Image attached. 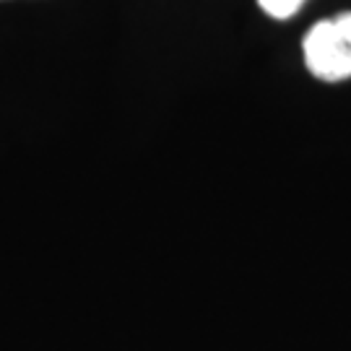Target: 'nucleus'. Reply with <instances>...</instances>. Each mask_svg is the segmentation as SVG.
<instances>
[{"label":"nucleus","instance_id":"1","mask_svg":"<svg viewBox=\"0 0 351 351\" xmlns=\"http://www.w3.org/2000/svg\"><path fill=\"white\" fill-rule=\"evenodd\" d=\"M307 71L320 81L351 78V13L317 21L302 42Z\"/></svg>","mask_w":351,"mask_h":351},{"label":"nucleus","instance_id":"2","mask_svg":"<svg viewBox=\"0 0 351 351\" xmlns=\"http://www.w3.org/2000/svg\"><path fill=\"white\" fill-rule=\"evenodd\" d=\"M307 0H258V5L263 8L271 19H291L294 13L300 11Z\"/></svg>","mask_w":351,"mask_h":351}]
</instances>
